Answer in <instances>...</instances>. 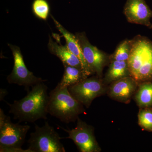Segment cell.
Wrapping results in <instances>:
<instances>
[{"instance_id": "1", "label": "cell", "mask_w": 152, "mask_h": 152, "mask_svg": "<svg viewBox=\"0 0 152 152\" xmlns=\"http://www.w3.org/2000/svg\"><path fill=\"white\" fill-rule=\"evenodd\" d=\"M48 88L44 82L38 83L28 91L26 96L19 100L8 104L9 113L14 119L20 122L34 123L39 119H47L49 95Z\"/></svg>"}, {"instance_id": "2", "label": "cell", "mask_w": 152, "mask_h": 152, "mask_svg": "<svg viewBox=\"0 0 152 152\" xmlns=\"http://www.w3.org/2000/svg\"><path fill=\"white\" fill-rule=\"evenodd\" d=\"M83 106L71 95L68 87L58 84L49 94L48 113L65 124L77 121L85 112Z\"/></svg>"}, {"instance_id": "3", "label": "cell", "mask_w": 152, "mask_h": 152, "mask_svg": "<svg viewBox=\"0 0 152 152\" xmlns=\"http://www.w3.org/2000/svg\"><path fill=\"white\" fill-rule=\"evenodd\" d=\"M131 76L139 83L152 81V42L144 37L132 40L128 61Z\"/></svg>"}, {"instance_id": "4", "label": "cell", "mask_w": 152, "mask_h": 152, "mask_svg": "<svg viewBox=\"0 0 152 152\" xmlns=\"http://www.w3.org/2000/svg\"><path fill=\"white\" fill-rule=\"evenodd\" d=\"M61 139L53 127L45 122L43 126H35L28 141V149L31 152H65Z\"/></svg>"}, {"instance_id": "5", "label": "cell", "mask_w": 152, "mask_h": 152, "mask_svg": "<svg viewBox=\"0 0 152 152\" xmlns=\"http://www.w3.org/2000/svg\"><path fill=\"white\" fill-rule=\"evenodd\" d=\"M30 129L29 125L14 124L7 116L4 122L0 126V152H31L28 149L22 148Z\"/></svg>"}, {"instance_id": "6", "label": "cell", "mask_w": 152, "mask_h": 152, "mask_svg": "<svg viewBox=\"0 0 152 152\" xmlns=\"http://www.w3.org/2000/svg\"><path fill=\"white\" fill-rule=\"evenodd\" d=\"M107 88L103 79L96 76L88 77L79 83L68 87V90L76 100L88 108L96 98L107 92Z\"/></svg>"}, {"instance_id": "7", "label": "cell", "mask_w": 152, "mask_h": 152, "mask_svg": "<svg viewBox=\"0 0 152 152\" xmlns=\"http://www.w3.org/2000/svg\"><path fill=\"white\" fill-rule=\"evenodd\" d=\"M8 45L12 50L14 61L12 71L7 77L9 83L23 86L28 91H29L30 87L46 81L36 77L28 69L25 64L20 49L18 47L10 44Z\"/></svg>"}, {"instance_id": "8", "label": "cell", "mask_w": 152, "mask_h": 152, "mask_svg": "<svg viewBox=\"0 0 152 152\" xmlns=\"http://www.w3.org/2000/svg\"><path fill=\"white\" fill-rule=\"evenodd\" d=\"M77 121L76 127L72 129L60 127L69 135L64 138L72 140L80 152H101L102 149L95 137L94 127L83 121L79 117Z\"/></svg>"}, {"instance_id": "9", "label": "cell", "mask_w": 152, "mask_h": 152, "mask_svg": "<svg viewBox=\"0 0 152 152\" xmlns=\"http://www.w3.org/2000/svg\"><path fill=\"white\" fill-rule=\"evenodd\" d=\"M76 36L88 66L94 74L102 78L104 68L110 61V56L91 45L85 32L76 33Z\"/></svg>"}, {"instance_id": "10", "label": "cell", "mask_w": 152, "mask_h": 152, "mask_svg": "<svg viewBox=\"0 0 152 152\" xmlns=\"http://www.w3.org/2000/svg\"><path fill=\"white\" fill-rule=\"evenodd\" d=\"M139 83L129 76L110 84L107 94L114 100L128 104L137 90Z\"/></svg>"}, {"instance_id": "11", "label": "cell", "mask_w": 152, "mask_h": 152, "mask_svg": "<svg viewBox=\"0 0 152 152\" xmlns=\"http://www.w3.org/2000/svg\"><path fill=\"white\" fill-rule=\"evenodd\" d=\"M124 13L128 21L150 27L152 11L145 0H127Z\"/></svg>"}, {"instance_id": "12", "label": "cell", "mask_w": 152, "mask_h": 152, "mask_svg": "<svg viewBox=\"0 0 152 152\" xmlns=\"http://www.w3.org/2000/svg\"><path fill=\"white\" fill-rule=\"evenodd\" d=\"M50 16L53 20L57 28L65 39L66 46L72 53L77 56L81 61L85 75L87 77L93 75L94 73L92 71L88 66L85 60L82 51L81 47L76 36L66 30L52 15H50Z\"/></svg>"}, {"instance_id": "13", "label": "cell", "mask_w": 152, "mask_h": 152, "mask_svg": "<svg viewBox=\"0 0 152 152\" xmlns=\"http://www.w3.org/2000/svg\"><path fill=\"white\" fill-rule=\"evenodd\" d=\"M49 37L48 47L51 53L58 57L61 60L64 66H72L83 71L81 61L77 56L72 53L66 45H59L54 42L50 36H49Z\"/></svg>"}, {"instance_id": "14", "label": "cell", "mask_w": 152, "mask_h": 152, "mask_svg": "<svg viewBox=\"0 0 152 152\" xmlns=\"http://www.w3.org/2000/svg\"><path fill=\"white\" fill-rule=\"evenodd\" d=\"M110 62L108 69L103 79L104 83L106 85L131 76L127 61H112Z\"/></svg>"}, {"instance_id": "15", "label": "cell", "mask_w": 152, "mask_h": 152, "mask_svg": "<svg viewBox=\"0 0 152 152\" xmlns=\"http://www.w3.org/2000/svg\"><path fill=\"white\" fill-rule=\"evenodd\" d=\"M134 96L140 108L152 107V81L139 83Z\"/></svg>"}, {"instance_id": "16", "label": "cell", "mask_w": 152, "mask_h": 152, "mask_svg": "<svg viewBox=\"0 0 152 152\" xmlns=\"http://www.w3.org/2000/svg\"><path fill=\"white\" fill-rule=\"evenodd\" d=\"M64 72L58 84L62 87H69L79 83L87 78L83 71L79 68L65 65Z\"/></svg>"}, {"instance_id": "17", "label": "cell", "mask_w": 152, "mask_h": 152, "mask_svg": "<svg viewBox=\"0 0 152 152\" xmlns=\"http://www.w3.org/2000/svg\"><path fill=\"white\" fill-rule=\"evenodd\" d=\"M132 40H125L120 44L113 53L110 56V61H128L130 55Z\"/></svg>"}, {"instance_id": "18", "label": "cell", "mask_w": 152, "mask_h": 152, "mask_svg": "<svg viewBox=\"0 0 152 152\" xmlns=\"http://www.w3.org/2000/svg\"><path fill=\"white\" fill-rule=\"evenodd\" d=\"M138 118L141 128L145 130L152 132V107L140 108Z\"/></svg>"}, {"instance_id": "19", "label": "cell", "mask_w": 152, "mask_h": 152, "mask_svg": "<svg viewBox=\"0 0 152 152\" xmlns=\"http://www.w3.org/2000/svg\"><path fill=\"white\" fill-rule=\"evenodd\" d=\"M32 10L38 18L47 20L50 15V6L46 0H35L32 4Z\"/></svg>"}, {"instance_id": "20", "label": "cell", "mask_w": 152, "mask_h": 152, "mask_svg": "<svg viewBox=\"0 0 152 152\" xmlns=\"http://www.w3.org/2000/svg\"><path fill=\"white\" fill-rule=\"evenodd\" d=\"M7 116L4 113L3 110L0 109V126H2Z\"/></svg>"}, {"instance_id": "21", "label": "cell", "mask_w": 152, "mask_h": 152, "mask_svg": "<svg viewBox=\"0 0 152 152\" xmlns=\"http://www.w3.org/2000/svg\"><path fill=\"white\" fill-rule=\"evenodd\" d=\"M8 94L7 91L6 89H1L0 90V101L4 100V98Z\"/></svg>"}, {"instance_id": "22", "label": "cell", "mask_w": 152, "mask_h": 152, "mask_svg": "<svg viewBox=\"0 0 152 152\" xmlns=\"http://www.w3.org/2000/svg\"><path fill=\"white\" fill-rule=\"evenodd\" d=\"M149 28H150L152 29V24H151V26H150Z\"/></svg>"}]
</instances>
